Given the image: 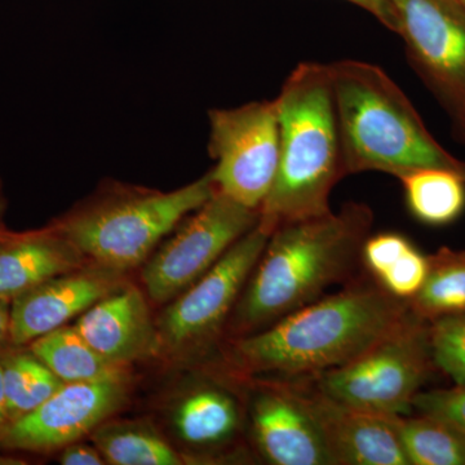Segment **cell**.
Returning <instances> with one entry per match:
<instances>
[{"label":"cell","instance_id":"cell-29","mask_svg":"<svg viewBox=\"0 0 465 465\" xmlns=\"http://www.w3.org/2000/svg\"><path fill=\"white\" fill-rule=\"evenodd\" d=\"M349 3L358 5L378 18L385 27L388 26V3L390 0H347Z\"/></svg>","mask_w":465,"mask_h":465},{"label":"cell","instance_id":"cell-26","mask_svg":"<svg viewBox=\"0 0 465 465\" xmlns=\"http://www.w3.org/2000/svg\"><path fill=\"white\" fill-rule=\"evenodd\" d=\"M412 409L419 414L445 421L465 436V385H455L450 390L419 391Z\"/></svg>","mask_w":465,"mask_h":465},{"label":"cell","instance_id":"cell-20","mask_svg":"<svg viewBox=\"0 0 465 465\" xmlns=\"http://www.w3.org/2000/svg\"><path fill=\"white\" fill-rule=\"evenodd\" d=\"M428 260L427 280L410 311L427 322L465 313V251L442 247Z\"/></svg>","mask_w":465,"mask_h":465},{"label":"cell","instance_id":"cell-35","mask_svg":"<svg viewBox=\"0 0 465 465\" xmlns=\"http://www.w3.org/2000/svg\"><path fill=\"white\" fill-rule=\"evenodd\" d=\"M460 2L465 5V0H460Z\"/></svg>","mask_w":465,"mask_h":465},{"label":"cell","instance_id":"cell-31","mask_svg":"<svg viewBox=\"0 0 465 465\" xmlns=\"http://www.w3.org/2000/svg\"><path fill=\"white\" fill-rule=\"evenodd\" d=\"M8 418L7 397H5V372L0 365V425Z\"/></svg>","mask_w":465,"mask_h":465},{"label":"cell","instance_id":"cell-25","mask_svg":"<svg viewBox=\"0 0 465 465\" xmlns=\"http://www.w3.org/2000/svg\"><path fill=\"white\" fill-rule=\"evenodd\" d=\"M430 260L412 244L397 262L382 272L375 282L391 296L410 302L427 280Z\"/></svg>","mask_w":465,"mask_h":465},{"label":"cell","instance_id":"cell-16","mask_svg":"<svg viewBox=\"0 0 465 465\" xmlns=\"http://www.w3.org/2000/svg\"><path fill=\"white\" fill-rule=\"evenodd\" d=\"M82 259L56 228L12 234L0 243V298H16L36 284L74 272Z\"/></svg>","mask_w":465,"mask_h":465},{"label":"cell","instance_id":"cell-23","mask_svg":"<svg viewBox=\"0 0 465 465\" xmlns=\"http://www.w3.org/2000/svg\"><path fill=\"white\" fill-rule=\"evenodd\" d=\"M8 416L21 418L38 409L66 382L42 361L29 354H18L3 365Z\"/></svg>","mask_w":465,"mask_h":465},{"label":"cell","instance_id":"cell-9","mask_svg":"<svg viewBox=\"0 0 465 465\" xmlns=\"http://www.w3.org/2000/svg\"><path fill=\"white\" fill-rule=\"evenodd\" d=\"M258 223L259 211L216 191L143 269L150 298L167 302L188 290Z\"/></svg>","mask_w":465,"mask_h":465},{"label":"cell","instance_id":"cell-22","mask_svg":"<svg viewBox=\"0 0 465 465\" xmlns=\"http://www.w3.org/2000/svg\"><path fill=\"white\" fill-rule=\"evenodd\" d=\"M97 448L115 465H177L182 459L153 430L136 424H109L94 436Z\"/></svg>","mask_w":465,"mask_h":465},{"label":"cell","instance_id":"cell-2","mask_svg":"<svg viewBox=\"0 0 465 465\" xmlns=\"http://www.w3.org/2000/svg\"><path fill=\"white\" fill-rule=\"evenodd\" d=\"M410 304L365 273L280 321L232 342V365L274 381L312 378L345 365L406 317Z\"/></svg>","mask_w":465,"mask_h":465},{"label":"cell","instance_id":"cell-8","mask_svg":"<svg viewBox=\"0 0 465 465\" xmlns=\"http://www.w3.org/2000/svg\"><path fill=\"white\" fill-rule=\"evenodd\" d=\"M388 29L452 119L465 114V5L460 0H390Z\"/></svg>","mask_w":465,"mask_h":465},{"label":"cell","instance_id":"cell-33","mask_svg":"<svg viewBox=\"0 0 465 465\" xmlns=\"http://www.w3.org/2000/svg\"><path fill=\"white\" fill-rule=\"evenodd\" d=\"M12 232H8L5 231V228H3L2 225H0V243H3V242L7 241L9 237H11Z\"/></svg>","mask_w":465,"mask_h":465},{"label":"cell","instance_id":"cell-27","mask_svg":"<svg viewBox=\"0 0 465 465\" xmlns=\"http://www.w3.org/2000/svg\"><path fill=\"white\" fill-rule=\"evenodd\" d=\"M412 242L396 232L370 234L362 247L363 269L376 280L394 262H397L412 246Z\"/></svg>","mask_w":465,"mask_h":465},{"label":"cell","instance_id":"cell-21","mask_svg":"<svg viewBox=\"0 0 465 465\" xmlns=\"http://www.w3.org/2000/svg\"><path fill=\"white\" fill-rule=\"evenodd\" d=\"M397 430L410 465H465V436L445 421L399 416Z\"/></svg>","mask_w":465,"mask_h":465},{"label":"cell","instance_id":"cell-30","mask_svg":"<svg viewBox=\"0 0 465 465\" xmlns=\"http://www.w3.org/2000/svg\"><path fill=\"white\" fill-rule=\"evenodd\" d=\"M9 321H11L9 299L0 298V341H3L9 333Z\"/></svg>","mask_w":465,"mask_h":465},{"label":"cell","instance_id":"cell-28","mask_svg":"<svg viewBox=\"0 0 465 465\" xmlns=\"http://www.w3.org/2000/svg\"><path fill=\"white\" fill-rule=\"evenodd\" d=\"M105 463L104 458L94 448L87 445L67 446L61 457L64 465H101Z\"/></svg>","mask_w":465,"mask_h":465},{"label":"cell","instance_id":"cell-17","mask_svg":"<svg viewBox=\"0 0 465 465\" xmlns=\"http://www.w3.org/2000/svg\"><path fill=\"white\" fill-rule=\"evenodd\" d=\"M174 424L185 442L201 448H219L240 432L241 406L229 391L204 385L183 397L177 406Z\"/></svg>","mask_w":465,"mask_h":465},{"label":"cell","instance_id":"cell-14","mask_svg":"<svg viewBox=\"0 0 465 465\" xmlns=\"http://www.w3.org/2000/svg\"><path fill=\"white\" fill-rule=\"evenodd\" d=\"M114 271L79 272L57 275L14 298L9 336L15 344L35 341L60 329L118 290Z\"/></svg>","mask_w":465,"mask_h":465},{"label":"cell","instance_id":"cell-15","mask_svg":"<svg viewBox=\"0 0 465 465\" xmlns=\"http://www.w3.org/2000/svg\"><path fill=\"white\" fill-rule=\"evenodd\" d=\"M74 327L101 357L115 366L148 356L155 347L149 309L142 292L134 287L99 300Z\"/></svg>","mask_w":465,"mask_h":465},{"label":"cell","instance_id":"cell-1","mask_svg":"<svg viewBox=\"0 0 465 465\" xmlns=\"http://www.w3.org/2000/svg\"><path fill=\"white\" fill-rule=\"evenodd\" d=\"M374 213L348 202L338 213L275 229L232 311V329L253 333L366 273L362 247ZM244 335V336H246Z\"/></svg>","mask_w":465,"mask_h":465},{"label":"cell","instance_id":"cell-3","mask_svg":"<svg viewBox=\"0 0 465 465\" xmlns=\"http://www.w3.org/2000/svg\"><path fill=\"white\" fill-rule=\"evenodd\" d=\"M275 103L280 166L258 223L268 235L290 223L331 213L330 195L345 177L329 65L299 64Z\"/></svg>","mask_w":465,"mask_h":465},{"label":"cell","instance_id":"cell-19","mask_svg":"<svg viewBox=\"0 0 465 465\" xmlns=\"http://www.w3.org/2000/svg\"><path fill=\"white\" fill-rule=\"evenodd\" d=\"M32 351L66 384L124 376L121 366L101 357L74 326H63L35 339Z\"/></svg>","mask_w":465,"mask_h":465},{"label":"cell","instance_id":"cell-24","mask_svg":"<svg viewBox=\"0 0 465 465\" xmlns=\"http://www.w3.org/2000/svg\"><path fill=\"white\" fill-rule=\"evenodd\" d=\"M430 342L434 367L465 385V313L430 322Z\"/></svg>","mask_w":465,"mask_h":465},{"label":"cell","instance_id":"cell-4","mask_svg":"<svg viewBox=\"0 0 465 465\" xmlns=\"http://www.w3.org/2000/svg\"><path fill=\"white\" fill-rule=\"evenodd\" d=\"M344 176L403 174L442 168L461 174L465 162L428 131L399 85L381 67L356 60L329 64Z\"/></svg>","mask_w":465,"mask_h":465},{"label":"cell","instance_id":"cell-34","mask_svg":"<svg viewBox=\"0 0 465 465\" xmlns=\"http://www.w3.org/2000/svg\"><path fill=\"white\" fill-rule=\"evenodd\" d=\"M5 197H3L2 186H0V220H2L3 213H5ZM2 225V223H0Z\"/></svg>","mask_w":465,"mask_h":465},{"label":"cell","instance_id":"cell-10","mask_svg":"<svg viewBox=\"0 0 465 465\" xmlns=\"http://www.w3.org/2000/svg\"><path fill=\"white\" fill-rule=\"evenodd\" d=\"M268 238L256 225L164 312L159 332L167 345L198 347L215 338L234 311Z\"/></svg>","mask_w":465,"mask_h":465},{"label":"cell","instance_id":"cell-13","mask_svg":"<svg viewBox=\"0 0 465 465\" xmlns=\"http://www.w3.org/2000/svg\"><path fill=\"white\" fill-rule=\"evenodd\" d=\"M259 388L250 419L262 458L274 465H333L317 424L292 391L274 379Z\"/></svg>","mask_w":465,"mask_h":465},{"label":"cell","instance_id":"cell-12","mask_svg":"<svg viewBox=\"0 0 465 465\" xmlns=\"http://www.w3.org/2000/svg\"><path fill=\"white\" fill-rule=\"evenodd\" d=\"M124 379L67 382L38 409L15 419L3 434V445L51 450L75 442L122 405Z\"/></svg>","mask_w":465,"mask_h":465},{"label":"cell","instance_id":"cell-5","mask_svg":"<svg viewBox=\"0 0 465 465\" xmlns=\"http://www.w3.org/2000/svg\"><path fill=\"white\" fill-rule=\"evenodd\" d=\"M216 193L213 173L168 193L115 191L54 228L103 268L125 271L148 258L158 242Z\"/></svg>","mask_w":465,"mask_h":465},{"label":"cell","instance_id":"cell-11","mask_svg":"<svg viewBox=\"0 0 465 465\" xmlns=\"http://www.w3.org/2000/svg\"><path fill=\"white\" fill-rule=\"evenodd\" d=\"M283 381L317 424L333 465H410L397 418L332 399L309 378Z\"/></svg>","mask_w":465,"mask_h":465},{"label":"cell","instance_id":"cell-7","mask_svg":"<svg viewBox=\"0 0 465 465\" xmlns=\"http://www.w3.org/2000/svg\"><path fill=\"white\" fill-rule=\"evenodd\" d=\"M211 170L216 191L259 211L273 188L280 166L281 133L277 103L255 101L231 109H213Z\"/></svg>","mask_w":465,"mask_h":465},{"label":"cell","instance_id":"cell-18","mask_svg":"<svg viewBox=\"0 0 465 465\" xmlns=\"http://www.w3.org/2000/svg\"><path fill=\"white\" fill-rule=\"evenodd\" d=\"M410 213L421 224L445 226L465 210V179L442 168H421L400 177Z\"/></svg>","mask_w":465,"mask_h":465},{"label":"cell","instance_id":"cell-32","mask_svg":"<svg viewBox=\"0 0 465 465\" xmlns=\"http://www.w3.org/2000/svg\"><path fill=\"white\" fill-rule=\"evenodd\" d=\"M455 130H457L459 139L465 145V114L454 119Z\"/></svg>","mask_w":465,"mask_h":465},{"label":"cell","instance_id":"cell-6","mask_svg":"<svg viewBox=\"0 0 465 465\" xmlns=\"http://www.w3.org/2000/svg\"><path fill=\"white\" fill-rule=\"evenodd\" d=\"M434 367L430 322L411 311L345 365L312 376L332 399L387 416H407Z\"/></svg>","mask_w":465,"mask_h":465}]
</instances>
